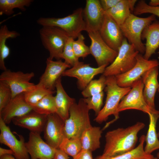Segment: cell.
<instances>
[{"mask_svg": "<svg viewBox=\"0 0 159 159\" xmlns=\"http://www.w3.org/2000/svg\"><path fill=\"white\" fill-rule=\"evenodd\" d=\"M145 126L138 122L126 128H118L107 132L105 136V144L103 153L105 156L123 154L135 148L139 132Z\"/></svg>", "mask_w": 159, "mask_h": 159, "instance_id": "obj_1", "label": "cell"}, {"mask_svg": "<svg viewBox=\"0 0 159 159\" xmlns=\"http://www.w3.org/2000/svg\"><path fill=\"white\" fill-rule=\"evenodd\" d=\"M105 84L104 90L107 96L105 104L94 120L100 124L106 121L109 116L113 115L115 118L106 125L105 128L119 118L117 109L120 101L131 89V87L119 86L114 76L106 77Z\"/></svg>", "mask_w": 159, "mask_h": 159, "instance_id": "obj_2", "label": "cell"}, {"mask_svg": "<svg viewBox=\"0 0 159 159\" xmlns=\"http://www.w3.org/2000/svg\"><path fill=\"white\" fill-rule=\"evenodd\" d=\"M90 110L84 98L74 103L69 110V116L64 122V138L80 139L83 132L92 126L89 114Z\"/></svg>", "mask_w": 159, "mask_h": 159, "instance_id": "obj_3", "label": "cell"}, {"mask_svg": "<svg viewBox=\"0 0 159 159\" xmlns=\"http://www.w3.org/2000/svg\"><path fill=\"white\" fill-rule=\"evenodd\" d=\"M155 20V16L153 15L141 17L132 13L120 26L125 38L140 54H144L145 51V44L141 39L143 31Z\"/></svg>", "mask_w": 159, "mask_h": 159, "instance_id": "obj_4", "label": "cell"}, {"mask_svg": "<svg viewBox=\"0 0 159 159\" xmlns=\"http://www.w3.org/2000/svg\"><path fill=\"white\" fill-rule=\"evenodd\" d=\"M37 22L42 26H52L59 27L74 39L77 38L82 31H86L82 8H78L72 14L64 17H40Z\"/></svg>", "mask_w": 159, "mask_h": 159, "instance_id": "obj_5", "label": "cell"}, {"mask_svg": "<svg viewBox=\"0 0 159 159\" xmlns=\"http://www.w3.org/2000/svg\"><path fill=\"white\" fill-rule=\"evenodd\" d=\"M42 44L49 52L48 57L57 60L62 59L64 47L70 37L69 35L61 29L54 26H42L39 30Z\"/></svg>", "mask_w": 159, "mask_h": 159, "instance_id": "obj_6", "label": "cell"}, {"mask_svg": "<svg viewBox=\"0 0 159 159\" xmlns=\"http://www.w3.org/2000/svg\"><path fill=\"white\" fill-rule=\"evenodd\" d=\"M114 61L107 66L102 75L106 77L124 73L131 69L136 62L139 52L124 38Z\"/></svg>", "mask_w": 159, "mask_h": 159, "instance_id": "obj_7", "label": "cell"}, {"mask_svg": "<svg viewBox=\"0 0 159 159\" xmlns=\"http://www.w3.org/2000/svg\"><path fill=\"white\" fill-rule=\"evenodd\" d=\"M34 75L33 72L24 73L20 71L14 72L7 69L0 74V81L5 82L9 86L13 98L18 95L35 88L36 85L30 82Z\"/></svg>", "mask_w": 159, "mask_h": 159, "instance_id": "obj_8", "label": "cell"}, {"mask_svg": "<svg viewBox=\"0 0 159 159\" xmlns=\"http://www.w3.org/2000/svg\"><path fill=\"white\" fill-rule=\"evenodd\" d=\"M159 65L157 60L146 59L142 54L139 53L136 57V64L131 69L115 76L117 83L121 87H131L133 84L141 78L145 72Z\"/></svg>", "mask_w": 159, "mask_h": 159, "instance_id": "obj_9", "label": "cell"}, {"mask_svg": "<svg viewBox=\"0 0 159 159\" xmlns=\"http://www.w3.org/2000/svg\"><path fill=\"white\" fill-rule=\"evenodd\" d=\"M144 85L141 77L133 84L130 90L122 98L118 107V112L135 109L148 114L152 113L144 98Z\"/></svg>", "mask_w": 159, "mask_h": 159, "instance_id": "obj_10", "label": "cell"}, {"mask_svg": "<svg viewBox=\"0 0 159 159\" xmlns=\"http://www.w3.org/2000/svg\"><path fill=\"white\" fill-rule=\"evenodd\" d=\"M91 40L90 54L95 58L98 67L111 64L118 54L117 52L110 47L101 37L99 32H88Z\"/></svg>", "mask_w": 159, "mask_h": 159, "instance_id": "obj_11", "label": "cell"}, {"mask_svg": "<svg viewBox=\"0 0 159 159\" xmlns=\"http://www.w3.org/2000/svg\"><path fill=\"white\" fill-rule=\"evenodd\" d=\"M0 143L9 147L13 152V155L16 158L30 159L23 136L17 134L19 138L18 140L0 117Z\"/></svg>", "mask_w": 159, "mask_h": 159, "instance_id": "obj_12", "label": "cell"}, {"mask_svg": "<svg viewBox=\"0 0 159 159\" xmlns=\"http://www.w3.org/2000/svg\"><path fill=\"white\" fill-rule=\"evenodd\" d=\"M107 66L105 65L94 67H91L89 64L79 62L72 67L65 71L62 76L77 78L79 89L83 90L95 76L103 74Z\"/></svg>", "mask_w": 159, "mask_h": 159, "instance_id": "obj_13", "label": "cell"}, {"mask_svg": "<svg viewBox=\"0 0 159 159\" xmlns=\"http://www.w3.org/2000/svg\"><path fill=\"white\" fill-rule=\"evenodd\" d=\"M99 32L105 43L111 48L118 52L124 37L120 26L105 12L103 22Z\"/></svg>", "mask_w": 159, "mask_h": 159, "instance_id": "obj_14", "label": "cell"}, {"mask_svg": "<svg viewBox=\"0 0 159 159\" xmlns=\"http://www.w3.org/2000/svg\"><path fill=\"white\" fill-rule=\"evenodd\" d=\"M64 122L56 113L47 116L43 130L44 138L47 143L56 149H59L64 138Z\"/></svg>", "mask_w": 159, "mask_h": 159, "instance_id": "obj_15", "label": "cell"}, {"mask_svg": "<svg viewBox=\"0 0 159 159\" xmlns=\"http://www.w3.org/2000/svg\"><path fill=\"white\" fill-rule=\"evenodd\" d=\"M25 145L30 159H54L56 149L44 141L39 133L30 132Z\"/></svg>", "mask_w": 159, "mask_h": 159, "instance_id": "obj_16", "label": "cell"}, {"mask_svg": "<svg viewBox=\"0 0 159 159\" xmlns=\"http://www.w3.org/2000/svg\"><path fill=\"white\" fill-rule=\"evenodd\" d=\"M46 64L45 70L39 83L47 89L54 91L57 81L62 76L63 73L71 66L62 61L61 59L54 61L49 58L47 59Z\"/></svg>", "mask_w": 159, "mask_h": 159, "instance_id": "obj_17", "label": "cell"}, {"mask_svg": "<svg viewBox=\"0 0 159 159\" xmlns=\"http://www.w3.org/2000/svg\"><path fill=\"white\" fill-rule=\"evenodd\" d=\"M105 11L99 0H87L83 16L86 31H99L103 20Z\"/></svg>", "mask_w": 159, "mask_h": 159, "instance_id": "obj_18", "label": "cell"}, {"mask_svg": "<svg viewBox=\"0 0 159 159\" xmlns=\"http://www.w3.org/2000/svg\"><path fill=\"white\" fill-rule=\"evenodd\" d=\"M32 110V107L26 102L22 93L11 99L0 112V117L6 124H9L14 118L23 116Z\"/></svg>", "mask_w": 159, "mask_h": 159, "instance_id": "obj_19", "label": "cell"}, {"mask_svg": "<svg viewBox=\"0 0 159 159\" xmlns=\"http://www.w3.org/2000/svg\"><path fill=\"white\" fill-rule=\"evenodd\" d=\"M158 66L154 67L145 72L141 78L144 85L143 95L145 100L152 113L159 114L155 108V96L159 83L158 80Z\"/></svg>", "mask_w": 159, "mask_h": 159, "instance_id": "obj_20", "label": "cell"}, {"mask_svg": "<svg viewBox=\"0 0 159 159\" xmlns=\"http://www.w3.org/2000/svg\"><path fill=\"white\" fill-rule=\"evenodd\" d=\"M47 116L32 110L23 116L14 118L12 121L16 125L40 134L43 131Z\"/></svg>", "mask_w": 159, "mask_h": 159, "instance_id": "obj_21", "label": "cell"}, {"mask_svg": "<svg viewBox=\"0 0 159 159\" xmlns=\"http://www.w3.org/2000/svg\"><path fill=\"white\" fill-rule=\"evenodd\" d=\"M141 39L146 40L143 57L149 60L159 47V21H155L146 27L142 33Z\"/></svg>", "mask_w": 159, "mask_h": 159, "instance_id": "obj_22", "label": "cell"}, {"mask_svg": "<svg viewBox=\"0 0 159 159\" xmlns=\"http://www.w3.org/2000/svg\"><path fill=\"white\" fill-rule=\"evenodd\" d=\"M55 88L56 94L54 97L57 108L56 113L65 122L69 117L70 108L75 102V100L69 96L66 93L62 85L61 77L57 81Z\"/></svg>", "mask_w": 159, "mask_h": 159, "instance_id": "obj_23", "label": "cell"}, {"mask_svg": "<svg viewBox=\"0 0 159 159\" xmlns=\"http://www.w3.org/2000/svg\"><path fill=\"white\" fill-rule=\"evenodd\" d=\"M136 0H120L114 7L105 11L120 26L133 12Z\"/></svg>", "mask_w": 159, "mask_h": 159, "instance_id": "obj_24", "label": "cell"}, {"mask_svg": "<svg viewBox=\"0 0 159 159\" xmlns=\"http://www.w3.org/2000/svg\"><path fill=\"white\" fill-rule=\"evenodd\" d=\"M102 132L99 127L92 126L86 129L80 139L82 149L92 152L99 148Z\"/></svg>", "mask_w": 159, "mask_h": 159, "instance_id": "obj_25", "label": "cell"}, {"mask_svg": "<svg viewBox=\"0 0 159 159\" xmlns=\"http://www.w3.org/2000/svg\"><path fill=\"white\" fill-rule=\"evenodd\" d=\"M148 115L150 122L147 134L145 136L146 145L144 149L146 153L151 154L153 152L159 149V140L156 129L159 114L151 113Z\"/></svg>", "mask_w": 159, "mask_h": 159, "instance_id": "obj_26", "label": "cell"}, {"mask_svg": "<svg viewBox=\"0 0 159 159\" xmlns=\"http://www.w3.org/2000/svg\"><path fill=\"white\" fill-rule=\"evenodd\" d=\"M20 34L14 31L9 30L7 26H2L0 29V69L3 71L7 69L5 65L4 61L9 56L10 52L9 48L6 42L9 38H14L19 36Z\"/></svg>", "mask_w": 159, "mask_h": 159, "instance_id": "obj_27", "label": "cell"}, {"mask_svg": "<svg viewBox=\"0 0 159 159\" xmlns=\"http://www.w3.org/2000/svg\"><path fill=\"white\" fill-rule=\"evenodd\" d=\"M145 139V136L142 135L140 138L139 143L138 146L126 153L113 156H105L102 155L97 156L95 159H151L153 156L151 154L147 153L144 150Z\"/></svg>", "mask_w": 159, "mask_h": 159, "instance_id": "obj_28", "label": "cell"}, {"mask_svg": "<svg viewBox=\"0 0 159 159\" xmlns=\"http://www.w3.org/2000/svg\"><path fill=\"white\" fill-rule=\"evenodd\" d=\"M33 1L32 0H0V15H11L15 8L24 11L26 7L29 6Z\"/></svg>", "mask_w": 159, "mask_h": 159, "instance_id": "obj_29", "label": "cell"}, {"mask_svg": "<svg viewBox=\"0 0 159 159\" xmlns=\"http://www.w3.org/2000/svg\"><path fill=\"white\" fill-rule=\"evenodd\" d=\"M55 92L54 91L49 90L38 83L36 85V87L34 89L24 94L26 102L32 107L46 96L50 94H54Z\"/></svg>", "mask_w": 159, "mask_h": 159, "instance_id": "obj_30", "label": "cell"}, {"mask_svg": "<svg viewBox=\"0 0 159 159\" xmlns=\"http://www.w3.org/2000/svg\"><path fill=\"white\" fill-rule=\"evenodd\" d=\"M53 94L48 95L32 107L33 110L41 114L48 115L56 113L57 108L55 97Z\"/></svg>", "mask_w": 159, "mask_h": 159, "instance_id": "obj_31", "label": "cell"}, {"mask_svg": "<svg viewBox=\"0 0 159 159\" xmlns=\"http://www.w3.org/2000/svg\"><path fill=\"white\" fill-rule=\"evenodd\" d=\"M59 149L73 158L82 150L80 139L64 138L59 146Z\"/></svg>", "mask_w": 159, "mask_h": 159, "instance_id": "obj_32", "label": "cell"}, {"mask_svg": "<svg viewBox=\"0 0 159 159\" xmlns=\"http://www.w3.org/2000/svg\"><path fill=\"white\" fill-rule=\"evenodd\" d=\"M106 81V77L103 75L98 79L92 80L82 90V95L86 98L100 93L105 87Z\"/></svg>", "mask_w": 159, "mask_h": 159, "instance_id": "obj_33", "label": "cell"}, {"mask_svg": "<svg viewBox=\"0 0 159 159\" xmlns=\"http://www.w3.org/2000/svg\"><path fill=\"white\" fill-rule=\"evenodd\" d=\"M74 40L72 37L69 38L64 47L62 56V59L72 67L80 62L79 58L75 54L72 47V42Z\"/></svg>", "mask_w": 159, "mask_h": 159, "instance_id": "obj_34", "label": "cell"}, {"mask_svg": "<svg viewBox=\"0 0 159 159\" xmlns=\"http://www.w3.org/2000/svg\"><path fill=\"white\" fill-rule=\"evenodd\" d=\"M76 40H74L72 47L76 56L78 58H85L90 54V47L85 42V37L81 33Z\"/></svg>", "mask_w": 159, "mask_h": 159, "instance_id": "obj_35", "label": "cell"}, {"mask_svg": "<svg viewBox=\"0 0 159 159\" xmlns=\"http://www.w3.org/2000/svg\"><path fill=\"white\" fill-rule=\"evenodd\" d=\"M133 13L136 16L149 13L159 17V6L153 7L150 6L145 1L141 0L138 1L135 7Z\"/></svg>", "mask_w": 159, "mask_h": 159, "instance_id": "obj_36", "label": "cell"}, {"mask_svg": "<svg viewBox=\"0 0 159 159\" xmlns=\"http://www.w3.org/2000/svg\"><path fill=\"white\" fill-rule=\"evenodd\" d=\"M104 96V93L102 91L92 97L84 98L89 109L93 110L96 116L102 109Z\"/></svg>", "mask_w": 159, "mask_h": 159, "instance_id": "obj_37", "label": "cell"}, {"mask_svg": "<svg viewBox=\"0 0 159 159\" xmlns=\"http://www.w3.org/2000/svg\"><path fill=\"white\" fill-rule=\"evenodd\" d=\"M12 99V92L9 86L0 81V112Z\"/></svg>", "mask_w": 159, "mask_h": 159, "instance_id": "obj_38", "label": "cell"}, {"mask_svg": "<svg viewBox=\"0 0 159 159\" xmlns=\"http://www.w3.org/2000/svg\"><path fill=\"white\" fill-rule=\"evenodd\" d=\"M120 0H100L101 6L105 11H107L115 6Z\"/></svg>", "mask_w": 159, "mask_h": 159, "instance_id": "obj_39", "label": "cell"}, {"mask_svg": "<svg viewBox=\"0 0 159 159\" xmlns=\"http://www.w3.org/2000/svg\"><path fill=\"white\" fill-rule=\"evenodd\" d=\"M92 153L90 151L82 149L73 158V159H93Z\"/></svg>", "mask_w": 159, "mask_h": 159, "instance_id": "obj_40", "label": "cell"}, {"mask_svg": "<svg viewBox=\"0 0 159 159\" xmlns=\"http://www.w3.org/2000/svg\"><path fill=\"white\" fill-rule=\"evenodd\" d=\"M54 159H69L68 155L59 149H56Z\"/></svg>", "mask_w": 159, "mask_h": 159, "instance_id": "obj_41", "label": "cell"}, {"mask_svg": "<svg viewBox=\"0 0 159 159\" xmlns=\"http://www.w3.org/2000/svg\"><path fill=\"white\" fill-rule=\"evenodd\" d=\"M13 152L10 149H5L1 147L0 148V157L6 155H14Z\"/></svg>", "mask_w": 159, "mask_h": 159, "instance_id": "obj_42", "label": "cell"}, {"mask_svg": "<svg viewBox=\"0 0 159 159\" xmlns=\"http://www.w3.org/2000/svg\"><path fill=\"white\" fill-rule=\"evenodd\" d=\"M148 4L153 7L159 6V0H151Z\"/></svg>", "mask_w": 159, "mask_h": 159, "instance_id": "obj_43", "label": "cell"}, {"mask_svg": "<svg viewBox=\"0 0 159 159\" xmlns=\"http://www.w3.org/2000/svg\"><path fill=\"white\" fill-rule=\"evenodd\" d=\"M0 159H17L12 155H6L0 157Z\"/></svg>", "mask_w": 159, "mask_h": 159, "instance_id": "obj_44", "label": "cell"}, {"mask_svg": "<svg viewBox=\"0 0 159 159\" xmlns=\"http://www.w3.org/2000/svg\"><path fill=\"white\" fill-rule=\"evenodd\" d=\"M157 90L158 91V92H159V86L158 87V88ZM157 134H158V137L159 138V131L158 132V133H157Z\"/></svg>", "mask_w": 159, "mask_h": 159, "instance_id": "obj_45", "label": "cell"}, {"mask_svg": "<svg viewBox=\"0 0 159 159\" xmlns=\"http://www.w3.org/2000/svg\"><path fill=\"white\" fill-rule=\"evenodd\" d=\"M157 157L158 159H159V152L157 154Z\"/></svg>", "mask_w": 159, "mask_h": 159, "instance_id": "obj_46", "label": "cell"}, {"mask_svg": "<svg viewBox=\"0 0 159 159\" xmlns=\"http://www.w3.org/2000/svg\"><path fill=\"white\" fill-rule=\"evenodd\" d=\"M151 159H158L157 158H155L154 157Z\"/></svg>", "mask_w": 159, "mask_h": 159, "instance_id": "obj_47", "label": "cell"}, {"mask_svg": "<svg viewBox=\"0 0 159 159\" xmlns=\"http://www.w3.org/2000/svg\"><path fill=\"white\" fill-rule=\"evenodd\" d=\"M158 53L159 54V51L158 52Z\"/></svg>", "mask_w": 159, "mask_h": 159, "instance_id": "obj_48", "label": "cell"}, {"mask_svg": "<svg viewBox=\"0 0 159 159\" xmlns=\"http://www.w3.org/2000/svg\"></svg>", "mask_w": 159, "mask_h": 159, "instance_id": "obj_49", "label": "cell"}]
</instances>
